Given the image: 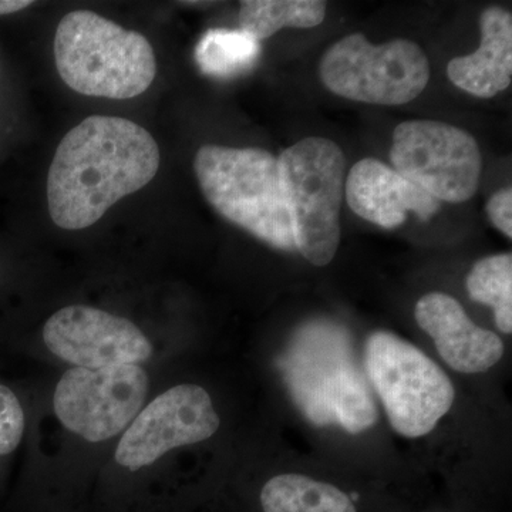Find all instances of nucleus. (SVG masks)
<instances>
[{"mask_svg": "<svg viewBox=\"0 0 512 512\" xmlns=\"http://www.w3.org/2000/svg\"><path fill=\"white\" fill-rule=\"evenodd\" d=\"M470 298L493 308L497 328L512 332V255L487 256L474 264L467 276Z\"/></svg>", "mask_w": 512, "mask_h": 512, "instance_id": "17", "label": "nucleus"}, {"mask_svg": "<svg viewBox=\"0 0 512 512\" xmlns=\"http://www.w3.org/2000/svg\"><path fill=\"white\" fill-rule=\"evenodd\" d=\"M393 170L437 201L461 204L480 184L483 156L476 138L443 121H404L394 128Z\"/></svg>", "mask_w": 512, "mask_h": 512, "instance_id": "8", "label": "nucleus"}, {"mask_svg": "<svg viewBox=\"0 0 512 512\" xmlns=\"http://www.w3.org/2000/svg\"><path fill=\"white\" fill-rule=\"evenodd\" d=\"M148 386L150 379L140 365L72 367L57 383L53 409L67 430L90 443H101L136 419Z\"/></svg>", "mask_w": 512, "mask_h": 512, "instance_id": "9", "label": "nucleus"}, {"mask_svg": "<svg viewBox=\"0 0 512 512\" xmlns=\"http://www.w3.org/2000/svg\"><path fill=\"white\" fill-rule=\"evenodd\" d=\"M26 416L16 393L0 383V457L18 450L25 436Z\"/></svg>", "mask_w": 512, "mask_h": 512, "instance_id": "19", "label": "nucleus"}, {"mask_svg": "<svg viewBox=\"0 0 512 512\" xmlns=\"http://www.w3.org/2000/svg\"><path fill=\"white\" fill-rule=\"evenodd\" d=\"M259 52V42L241 29H215L202 37L195 57L202 72L210 76L229 77L252 69Z\"/></svg>", "mask_w": 512, "mask_h": 512, "instance_id": "18", "label": "nucleus"}, {"mask_svg": "<svg viewBox=\"0 0 512 512\" xmlns=\"http://www.w3.org/2000/svg\"><path fill=\"white\" fill-rule=\"evenodd\" d=\"M326 3L319 0H245L239 9L241 30L256 42L284 28H316L325 20Z\"/></svg>", "mask_w": 512, "mask_h": 512, "instance_id": "16", "label": "nucleus"}, {"mask_svg": "<svg viewBox=\"0 0 512 512\" xmlns=\"http://www.w3.org/2000/svg\"><path fill=\"white\" fill-rule=\"evenodd\" d=\"M160 164V147L140 124L87 117L63 137L50 164V218L67 231L92 227L116 202L151 183Z\"/></svg>", "mask_w": 512, "mask_h": 512, "instance_id": "1", "label": "nucleus"}, {"mask_svg": "<svg viewBox=\"0 0 512 512\" xmlns=\"http://www.w3.org/2000/svg\"><path fill=\"white\" fill-rule=\"evenodd\" d=\"M319 76L326 89L345 99L402 106L424 92L430 64L412 40L392 39L375 46L362 33H353L326 50Z\"/></svg>", "mask_w": 512, "mask_h": 512, "instance_id": "7", "label": "nucleus"}, {"mask_svg": "<svg viewBox=\"0 0 512 512\" xmlns=\"http://www.w3.org/2000/svg\"><path fill=\"white\" fill-rule=\"evenodd\" d=\"M414 316L434 340L441 359L458 373H483L504 356L503 340L476 325L461 303L447 293L424 295L416 303Z\"/></svg>", "mask_w": 512, "mask_h": 512, "instance_id": "12", "label": "nucleus"}, {"mask_svg": "<svg viewBox=\"0 0 512 512\" xmlns=\"http://www.w3.org/2000/svg\"><path fill=\"white\" fill-rule=\"evenodd\" d=\"M220 426L210 393L198 384H178L137 414L117 444L114 458L119 466L138 471L174 448L211 439Z\"/></svg>", "mask_w": 512, "mask_h": 512, "instance_id": "10", "label": "nucleus"}, {"mask_svg": "<svg viewBox=\"0 0 512 512\" xmlns=\"http://www.w3.org/2000/svg\"><path fill=\"white\" fill-rule=\"evenodd\" d=\"M264 512H357L352 498L333 484L302 474H279L261 491Z\"/></svg>", "mask_w": 512, "mask_h": 512, "instance_id": "15", "label": "nucleus"}, {"mask_svg": "<svg viewBox=\"0 0 512 512\" xmlns=\"http://www.w3.org/2000/svg\"><path fill=\"white\" fill-rule=\"evenodd\" d=\"M289 389L305 416L319 426L338 423L350 434L375 426L379 412L365 376L350 353L345 330L312 323L299 330L288 353Z\"/></svg>", "mask_w": 512, "mask_h": 512, "instance_id": "4", "label": "nucleus"}, {"mask_svg": "<svg viewBox=\"0 0 512 512\" xmlns=\"http://www.w3.org/2000/svg\"><path fill=\"white\" fill-rule=\"evenodd\" d=\"M194 171L205 200L222 218L281 251H296L278 158L262 148L204 144Z\"/></svg>", "mask_w": 512, "mask_h": 512, "instance_id": "3", "label": "nucleus"}, {"mask_svg": "<svg viewBox=\"0 0 512 512\" xmlns=\"http://www.w3.org/2000/svg\"><path fill=\"white\" fill-rule=\"evenodd\" d=\"M488 218L505 237L512 238V190L510 187L495 192L487 202Z\"/></svg>", "mask_w": 512, "mask_h": 512, "instance_id": "20", "label": "nucleus"}, {"mask_svg": "<svg viewBox=\"0 0 512 512\" xmlns=\"http://www.w3.org/2000/svg\"><path fill=\"white\" fill-rule=\"evenodd\" d=\"M43 342L63 362L83 369L138 365L153 356L150 340L131 320L86 305L53 313Z\"/></svg>", "mask_w": 512, "mask_h": 512, "instance_id": "11", "label": "nucleus"}, {"mask_svg": "<svg viewBox=\"0 0 512 512\" xmlns=\"http://www.w3.org/2000/svg\"><path fill=\"white\" fill-rule=\"evenodd\" d=\"M365 365L390 426L406 439L431 433L453 407L456 392L450 377L394 333L379 330L367 338Z\"/></svg>", "mask_w": 512, "mask_h": 512, "instance_id": "6", "label": "nucleus"}, {"mask_svg": "<svg viewBox=\"0 0 512 512\" xmlns=\"http://www.w3.org/2000/svg\"><path fill=\"white\" fill-rule=\"evenodd\" d=\"M481 45L473 55L456 57L447 66L448 79L458 89L480 99L504 92L512 80V16L490 6L480 18Z\"/></svg>", "mask_w": 512, "mask_h": 512, "instance_id": "14", "label": "nucleus"}, {"mask_svg": "<svg viewBox=\"0 0 512 512\" xmlns=\"http://www.w3.org/2000/svg\"><path fill=\"white\" fill-rule=\"evenodd\" d=\"M53 50L57 73L83 96L134 99L156 79V55L147 37L90 10H74L60 20Z\"/></svg>", "mask_w": 512, "mask_h": 512, "instance_id": "2", "label": "nucleus"}, {"mask_svg": "<svg viewBox=\"0 0 512 512\" xmlns=\"http://www.w3.org/2000/svg\"><path fill=\"white\" fill-rule=\"evenodd\" d=\"M345 195L356 215L386 229L404 224L407 212L429 221L440 210V201L429 192L376 158H363L353 165L346 177Z\"/></svg>", "mask_w": 512, "mask_h": 512, "instance_id": "13", "label": "nucleus"}, {"mask_svg": "<svg viewBox=\"0 0 512 512\" xmlns=\"http://www.w3.org/2000/svg\"><path fill=\"white\" fill-rule=\"evenodd\" d=\"M278 165L296 251L312 265H329L340 244L345 153L335 141L309 137L286 148Z\"/></svg>", "mask_w": 512, "mask_h": 512, "instance_id": "5", "label": "nucleus"}, {"mask_svg": "<svg viewBox=\"0 0 512 512\" xmlns=\"http://www.w3.org/2000/svg\"><path fill=\"white\" fill-rule=\"evenodd\" d=\"M32 5V0H0V16L12 15Z\"/></svg>", "mask_w": 512, "mask_h": 512, "instance_id": "21", "label": "nucleus"}]
</instances>
